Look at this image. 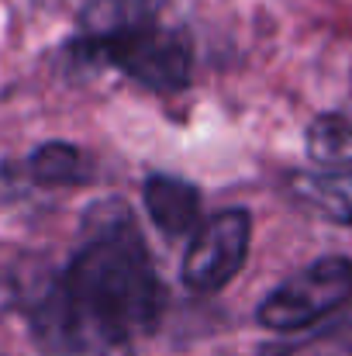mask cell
<instances>
[{"instance_id": "obj_1", "label": "cell", "mask_w": 352, "mask_h": 356, "mask_svg": "<svg viewBox=\"0 0 352 356\" xmlns=\"http://www.w3.org/2000/svg\"><path fill=\"white\" fill-rule=\"evenodd\" d=\"M159 315V280L124 208L104 215L31 312L45 356H131Z\"/></svg>"}, {"instance_id": "obj_2", "label": "cell", "mask_w": 352, "mask_h": 356, "mask_svg": "<svg viewBox=\"0 0 352 356\" xmlns=\"http://www.w3.org/2000/svg\"><path fill=\"white\" fill-rule=\"evenodd\" d=\"M83 45L156 94H176L190 83V42L180 31L156 28L152 21L104 38H83Z\"/></svg>"}, {"instance_id": "obj_3", "label": "cell", "mask_w": 352, "mask_h": 356, "mask_svg": "<svg viewBox=\"0 0 352 356\" xmlns=\"http://www.w3.org/2000/svg\"><path fill=\"white\" fill-rule=\"evenodd\" d=\"M352 298V263L342 256H325L301 273L287 277L259 305V322L276 332H294L321 322Z\"/></svg>"}, {"instance_id": "obj_4", "label": "cell", "mask_w": 352, "mask_h": 356, "mask_svg": "<svg viewBox=\"0 0 352 356\" xmlns=\"http://www.w3.org/2000/svg\"><path fill=\"white\" fill-rule=\"evenodd\" d=\"M249 238H252V218L242 208L218 211L201 229H194L190 249L183 256L187 287H194L201 294L221 291L242 270V263L249 256Z\"/></svg>"}, {"instance_id": "obj_5", "label": "cell", "mask_w": 352, "mask_h": 356, "mask_svg": "<svg viewBox=\"0 0 352 356\" xmlns=\"http://www.w3.org/2000/svg\"><path fill=\"white\" fill-rule=\"evenodd\" d=\"M145 208L152 215V222L166 232V236L180 238L197 229L201 218V194L194 184L176 180V177H152L145 184Z\"/></svg>"}, {"instance_id": "obj_6", "label": "cell", "mask_w": 352, "mask_h": 356, "mask_svg": "<svg viewBox=\"0 0 352 356\" xmlns=\"http://www.w3.org/2000/svg\"><path fill=\"white\" fill-rule=\"evenodd\" d=\"M294 191L301 201H308L332 222L352 225V166H328L321 173H301L294 177Z\"/></svg>"}, {"instance_id": "obj_7", "label": "cell", "mask_w": 352, "mask_h": 356, "mask_svg": "<svg viewBox=\"0 0 352 356\" xmlns=\"http://www.w3.org/2000/svg\"><path fill=\"white\" fill-rule=\"evenodd\" d=\"M162 0H90L83 10V38H104L135 24H149Z\"/></svg>"}, {"instance_id": "obj_8", "label": "cell", "mask_w": 352, "mask_h": 356, "mask_svg": "<svg viewBox=\"0 0 352 356\" xmlns=\"http://www.w3.org/2000/svg\"><path fill=\"white\" fill-rule=\"evenodd\" d=\"M90 173H94L90 156L66 142H49V145L35 149V156H31V177L45 187H69V184L87 180Z\"/></svg>"}, {"instance_id": "obj_9", "label": "cell", "mask_w": 352, "mask_h": 356, "mask_svg": "<svg viewBox=\"0 0 352 356\" xmlns=\"http://www.w3.org/2000/svg\"><path fill=\"white\" fill-rule=\"evenodd\" d=\"M308 156L321 166H352V115H321L311 121Z\"/></svg>"}, {"instance_id": "obj_10", "label": "cell", "mask_w": 352, "mask_h": 356, "mask_svg": "<svg viewBox=\"0 0 352 356\" xmlns=\"http://www.w3.org/2000/svg\"><path fill=\"white\" fill-rule=\"evenodd\" d=\"M14 294H17V291H14L10 277H7V273L0 270V318H3V315H7L10 308H14Z\"/></svg>"}]
</instances>
